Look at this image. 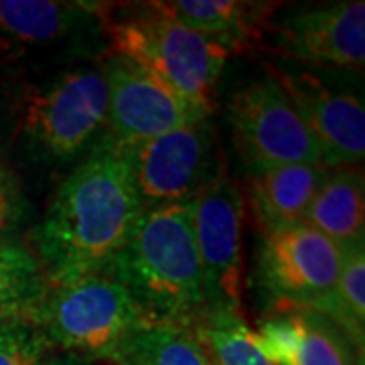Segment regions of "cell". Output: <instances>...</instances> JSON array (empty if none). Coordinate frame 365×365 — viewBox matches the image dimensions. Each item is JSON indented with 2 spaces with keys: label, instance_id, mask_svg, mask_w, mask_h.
I'll use <instances>...</instances> for the list:
<instances>
[{
  "label": "cell",
  "instance_id": "obj_1",
  "mask_svg": "<svg viewBox=\"0 0 365 365\" xmlns=\"http://www.w3.org/2000/svg\"><path fill=\"white\" fill-rule=\"evenodd\" d=\"M143 213L124 157L96 144L61 182L35 234V258L49 284L106 272Z\"/></svg>",
  "mask_w": 365,
  "mask_h": 365
},
{
  "label": "cell",
  "instance_id": "obj_2",
  "mask_svg": "<svg viewBox=\"0 0 365 365\" xmlns=\"http://www.w3.org/2000/svg\"><path fill=\"white\" fill-rule=\"evenodd\" d=\"M144 321L195 325L205 314L191 201L144 211L128 244L106 270Z\"/></svg>",
  "mask_w": 365,
  "mask_h": 365
},
{
  "label": "cell",
  "instance_id": "obj_3",
  "mask_svg": "<svg viewBox=\"0 0 365 365\" xmlns=\"http://www.w3.org/2000/svg\"><path fill=\"white\" fill-rule=\"evenodd\" d=\"M128 16L102 23L110 35L114 55L126 57L160 79L201 116L215 108V86L230 53L160 11L157 2L138 4Z\"/></svg>",
  "mask_w": 365,
  "mask_h": 365
},
{
  "label": "cell",
  "instance_id": "obj_4",
  "mask_svg": "<svg viewBox=\"0 0 365 365\" xmlns=\"http://www.w3.org/2000/svg\"><path fill=\"white\" fill-rule=\"evenodd\" d=\"M143 317L112 274H90L49 288L37 323L55 349L90 361H108Z\"/></svg>",
  "mask_w": 365,
  "mask_h": 365
},
{
  "label": "cell",
  "instance_id": "obj_5",
  "mask_svg": "<svg viewBox=\"0 0 365 365\" xmlns=\"http://www.w3.org/2000/svg\"><path fill=\"white\" fill-rule=\"evenodd\" d=\"M106 112L104 71L81 67L59 73L23 93L19 132L37 155L71 160L104 130Z\"/></svg>",
  "mask_w": 365,
  "mask_h": 365
},
{
  "label": "cell",
  "instance_id": "obj_6",
  "mask_svg": "<svg viewBox=\"0 0 365 365\" xmlns=\"http://www.w3.org/2000/svg\"><path fill=\"white\" fill-rule=\"evenodd\" d=\"M193 232L203 276L205 313L242 311V223L244 195L220 167L191 199Z\"/></svg>",
  "mask_w": 365,
  "mask_h": 365
},
{
  "label": "cell",
  "instance_id": "obj_7",
  "mask_svg": "<svg viewBox=\"0 0 365 365\" xmlns=\"http://www.w3.org/2000/svg\"><path fill=\"white\" fill-rule=\"evenodd\" d=\"M122 155L143 211L187 203L220 170L213 160V130L195 120L157 138L134 144Z\"/></svg>",
  "mask_w": 365,
  "mask_h": 365
},
{
  "label": "cell",
  "instance_id": "obj_8",
  "mask_svg": "<svg viewBox=\"0 0 365 365\" xmlns=\"http://www.w3.org/2000/svg\"><path fill=\"white\" fill-rule=\"evenodd\" d=\"M227 114L235 148L252 170L323 165L313 136L272 76L235 91Z\"/></svg>",
  "mask_w": 365,
  "mask_h": 365
},
{
  "label": "cell",
  "instance_id": "obj_9",
  "mask_svg": "<svg viewBox=\"0 0 365 365\" xmlns=\"http://www.w3.org/2000/svg\"><path fill=\"white\" fill-rule=\"evenodd\" d=\"M108 112L100 146L124 150L195 120H207L160 79L126 57L114 55L104 69Z\"/></svg>",
  "mask_w": 365,
  "mask_h": 365
},
{
  "label": "cell",
  "instance_id": "obj_10",
  "mask_svg": "<svg viewBox=\"0 0 365 365\" xmlns=\"http://www.w3.org/2000/svg\"><path fill=\"white\" fill-rule=\"evenodd\" d=\"M345 250L307 223L264 234L258 252L262 288L274 304L311 309L337 287Z\"/></svg>",
  "mask_w": 365,
  "mask_h": 365
},
{
  "label": "cell",
  "instance_id": "obj_11",
  "mask_svg": "<svg viewBox=\"0 0 365 365\" xmlns=\"http://www.w3.org/2000/svg\"><path fill=\"white\" fill-rule=\"evenodd\" d=\"M297 108L327 169L355 167L365 155V108L355 91L333 88L311 71L272 69Z\"/></svg>",
  "mask_w": 365,
  "mask_h": 365
},
{
  "label": "cell",
  "instance_id": "obj_12",
  "mask_svg": "<svg viewBox=\"0 0 365 365\" xmlns=\"http://www.w3.org/2000/svg\"><path fill=\"white\" fill-rule=\"evenodd\" d=\"M270 29L272 49L284 59L313 67H364V0L300 9L288 13Z\"/></svg>",
  "mask_w": 365,
  "mask_h": 365
},
{
  "label": "cell",
  "instance_id": "obj_13",
  "mask_svg": "<svg viewBox=\"0 0 365 365\" xmlns=\"http://www.w3.org/2000/svg\"><path fill=\"white\" fill-rule=\"evenodd\" d=\"M254 341L272 365H357L364 359L327 317L307 307L274 304Z\"/></svg>",
  "mask_w": 365,
  "mask_h": 365
},
{
  "label": "cell",
  "instance_id": "obj_14",
  "mask_svg": "<svg viewBox=\"0 0 365 365\" xmlns=\"http://www.w3.org/2000/svg\"><path fill=\"white\" fill-rule=\"evenodd\" d=\"M329 170L325 165H282L252 170L248 195L262 232L270 234L304 223Z\"/></svg>",
  "mask_w": 365,
  "mask_h": 365
},
{
  "label": "cell",
  "instance_id": "obj_15",
  "mask_svg": "<svg viewBox=\"0 0 365 365\" xmlns=\"http://www.w3.org/2000/svg\"><path fill=\"white\" fill-rule=\"evenodd\" d=\"M160 11L205 39L217 43L230 55L258 43L270 29L276 4L242 0H167L157 2Z\"/></svg>",
  "mask_w": 365,
  "mask_h": 365
},
{
  "label": "cell",
  "instance_id": "obj_16",
  "mask_svg": "<svg viewBox=\"0 0 365 365\" xmlns=\"http://www.w3.org/2000/svg\"><path fill=\"white\" fill-rule=\"evenodd\" d=\"M102 21L100 4L55 0H0V45L29 49L63 43Z\"/></svg>",
  "mask_w": 365,
  "mask_h": 365
},
{
  "label": "cell",
  "instance_id": "obj_17",
  "mask_svg": "<svg viewBox=\"0 0 365 365\" xmlns=\"http://www.w3.org/2000/svg\"><path fill=\"white\" fill-rule=\"evenodd\" d=\"M304 223L343 250L365 244V185L361 169L339 167L329 170Z\"/></svg>",
  "mask_w": 365,
  "mask_h": 365
},
{
  "label": "cell",
  "instance_id": "obj_18",
  "mask_svg": "<svg viewBox=\"0 0 365 365\" xmlns=\"http://www.w3.org/2000/svg\"><path fill=\"white\" fill-rule=\"evenodd\" d=\"M108 364L213 365L191 327L144 319H140L120 341Z\"/></svg>",
  "mask_w": 365,
  "mask_h": 365
},
{
  "label": "cell",
  "instance_id": "obj_19",
  "mask_svg": "<svg viewBox=\"0 0 365 365\" xmlns=\"http://www.w3.org/2000/svg\"><path fill=\"white\" fill-rule=\"evenodd\" d=\"M49 288L51 284L31 250L0 240V325L21 319L35 321Z\"/></svg>",
  "mask_w": 365,
  "mask_h": 365
},
{
  "label": "cell",
  "instance_id": "obj_20",
  "mask_svg": "<svg viewBox=\"0 0 365 365\" xmlns=\"http://www.w3.org/2000/svg\"><path fill=\"white\" fill-rule=\"evenodd\" d=\"M313 311L327 317L364 357L365 345V252L364 244L345 250L337 287L314 302Z\"/></svg>",
  "mask_w": 365,
  "mask_h": 365
},
{
  "label": "cell",
  "instance_id": "obj_21",
  "mask_svg": "<svg viewBox=\"0 0 365 365\" xmlns=\"http://www.w3.org/2000/svg\"><path fill=\"white\" fill-rule=\"evenodd\" d=\"M191 329L213 365H272L258 349L244 314L205 313Z\"/></svg>",
  "mask_w": 365,
  "mask_h": 365
},
{
  "label": "cell",
  "instance_id": "obj_22",
  "mask_svg": "<svg viewBox=\"0 0 365 365\" xmlns=\"http://www.w3.org/2000/svg\"><path fill=\"white\" fill-rule=\"evenodd\" d=\"M53 349L51 339L33 319L0 325V365H43Z\"/></svg>",
  "mask_w": 365,
  "mask_h": 365
},
{
  "label": "cell",
  "instance_id": "obj_23",
  "mask_svg": "<svg viewBox=\"0 0 365 365\" xmlns=\"http://www.w3.org/2000/svg\"><path fill=\"white\" fill-rule=\"evenodd\" d=\"M19 217V203L11 181H0V234L9 232Z\"/></svg>",
  "mask_w": 365,
  "mask_h": 365
},
{
  "label": "cell",
  "instance_id": "obj_24",
  "mask_svg": "<svg viewBox=\"0 0 365 365\" xmlns=\"http://www.w3.org/2000/svg\"><path fill=\"white\" fill-rule=\"evenodd\" d=\"M43 365H93L90 359H83V357H76V355H61V357H49Z\"/></svg>",
  "mask_w": 365,
  "mask_h": 365
},
{
  "label": "cell",
  "instance_id": "obj_25",
  "mask_svg": "<svg viewBox=\"0 0 365 365\" xmlns=\"http://www.w3.org/2000/svg\"><path fill=\"white\" fill-rule=\"evenodd\" d=\"M0 181H11V179H9V175H6V170H4V167H2V163H0Z\"/></svg>",
  "mask_w": 365,
  "mask_h": 365
}]
</instances>
